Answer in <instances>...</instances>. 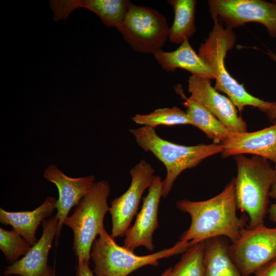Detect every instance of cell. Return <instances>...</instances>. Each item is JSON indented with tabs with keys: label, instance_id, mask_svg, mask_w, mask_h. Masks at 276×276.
<instances>
[{
	"label": "cell",
	"instance_id": "cell-1",
	"mask_svg": "<svg viewBox=\"0 0 276 276\" xmlns=\"http://www.w3.org/2000/svg\"><path fill=\"white\" fill-rule=\"evenodd\" d=\"M177 208L188 213L191 219L189 228L182 233L180 241L194 243L216 237L236 241L245 228L247 218L237 215L235 180L232 179L218 195L209 199L193 201L182 199Z\"/></svg>",
	"mask_w": 276,
	"mask_h": 276
},
{
	"label": "cell",
	"instance_id": "cell-2",
	"mask_svg": "<svg viewBox=\"0 0 276 276\" xmlns=\"http://www.w3.org/2000/svg\"><path fill=\"white\" fill-rule=\"evenodd\" d=\"M212 19V30L200 44L198 54L213 73L216 80L214 87L225 94L240 112L244 107L251 106L265 112L274 102L265 101L251 95L243 84L239 83L229 74L224 60L227 53L235 45L236 36L233 29L224 28L217 18Z\"/></svg>",
	"mask_w": 276,
	"mask_h": 276
},
{
	"label": "cell",
	"instance_id": "cell-3",
	"mask_svg": "<svg viewBox=\"0 0 276 276\" xmlns=\"http://www.w3.org/2000/svg\"><path fill=\"white\" fill-rule=\"evenodd\" d=\"M235 159L237 168L235 178L237 208L247 215L248 228L263 226L270 191L276 184V169L268 160L258 156L248 158L240 154L236 155Z\"/></svg>",
	"mask_w": 276,
	"mask_h": 276
},
{
	"label": "cell",
	"instance_id": "cell-4",
	"mask_svg": "<svg viewBox=\"0 0 276 276\" xmlns=\"http://www.w3.org/2000/svg\"><path fill=\"white\" fill-rule=\"evenodd\" d=\"M137 145L144 151L150 152L165 166L166 175L162 181V197L170 192L177 177L186 169L198 165L203 159L222 153L221 144L185 146L173 143L160 137L155 128L141 126L130 129Z\"/></svg>",
	"mask_w": 276,
	"mask_h": 276
},
{
	"label": "cell",
	"instance_id": "cell-5",
	"mask_svg": "<svg viewBox=\"0 0 276 276\" xmlns=\"http://www.w3.org/2000/svg\"><path fill=\"white\" fill-rule=\"evenodd\" d=\"M194 244L179 240L169 248L141 256L119 245L104 229L91 248L90 259L95 265L93 272L95 276H127L143 266H157L160 259L183 253Z\"/></svg>",
	"mask_w": 276,
	"mask_h": 276
},
{
	"label": "cell",
	"instance_id": "cell-6",
	"mask_svg": "<svg viewBox=\"0 0 276 276\" xmlns=\"http://www.w3.org/2000/svg\"><path fill=\"white\" fill-rule=\"evenodd\" d=\"M110 192L108 181L95 182L90 192L76 206L73 214L65 220L64 224L73 233V248L78 262L89 263L93 244L105 229L103 221L109 211L107 198Z\"/></svg>",
	"mask_w": 276,
	"mask_h": 276
},
{
	"label": "cell",
	"instance_id": "cell-7",
	"mask_svg": "<svg viewBox=\"0 0 276 276\" xmlns=\"http://www.w3.org/2000/svg\"><path fill=\"white\" fill-rule=\"evenodd\" d=\"M167 18L157 11L132 3L118 30L135 51L154 54L168 39Z\"/></svg>",
	"mask_w": 276,
	"mask_h": 276
},
{
	"label": "cell",
	"instance_id": "cell-8",
	"mask_svg": "<svg viewBox=\"0 0 276 276\" xmlns=\"http://www.w3.org/2000/svg\"><path fill=\"white\" fill-rule=\"evenodd\" d=\"M231 259L243 276L255 274L276 259V227L243 228L229 245Z\"/></svg>",
	"mask_w": 276,
	"mask_h": 276
},
{
	"label": "cell",
	"instance_id": "cell-9",
	"mask_svg": "<svg viewBox=\"0 0 276 276\" xmlns=\"http://www.w3.org/2000/svg\"><path fill=\"white\" fill-rule=\"evenodd\" d=\"M212 18H217L233 29L255 22L263 25L276 38V3L263 0H209Z\"/></svg>",
	"mask_w": 276,
	"mask_h": 276
},
{
	"label": "cell",
	"instance_id": "cell-10",
	"mask_svg": "<svg viewBox=\"0 0 276 276\" xmlns=\"http://www.w3.org/2000/svg\"><path fill=\"white\" fill-rule=\"evenodd\" d=\"M154 173L152 165L144 159L131 169L129 187L124 194L111 201L109 208L112 221L110 235L114 238L125 236L137 213L145 190L152 182Z\"/></svg>",
	"mask_w": 276,
	"mask_h": 276
},
{
	"label": "cell",
	"instance_id": "cell-11",
	"mask_svg": "<svg viewBox=\"0 0 276 276\" xmlns=\"http://www.w3.org/2000/svg\"><path fill=\"white\" fill-rule=\"evenodd\" d=\"M211 79L191 76L188 79L189 98L196 101L213 114L229 131L244 132L247 124L238 115L232 101L211 85Z\"/></svg>",
	"mask_w": 276,
	"mask_h": 276
},
{
	"label": "cell",
	"instance_id": "cell-12",
	"mask_svg": "<svg viewBox=\"0 0 276 276\" xmlns=\"http://www.w3.org/2000/svg\"><path fill=\"white\" fill-rule=\"evenodd\" d=\"M162 181L160 176H154L148 194L143 198L142 206L135 222L126 232L123 246L131 251L141 246L149 251L154 248L153 234L158 226V210L162 197Z\"/></svg>",
	"mask_w": 276,
	"mask_h": 276
},
{
	"label": "cell",
	"instance_id": "cell-13",
	"mask_svg": "<svg viewBox=\"0 0 276 276\" xmlns=\"http://www.w3.org/2000/svg\"><path fill=\"white\" fill-rule=\"evenodd\" d=\"M58 219L56 215L41 223L40 238L32 246L28 252L15 263L5 268V276H56V270L48 264V256L55 239Z\"/></svg>",
	"mask_w": 276,
	"mask_h": 276
},
{
	"label": "cell",
	"instance_id": "cell-14",
	"mask_svg": "<svg viewBox=\"0 0 276 276\" xmlns=\"http://www.w3.org/2000/svg\"><path fill=\"white\" fill-rule=\"evenodd\" d=\"M43 176L47 181L54 183L58 190L59 197L56 204V216L58 219L55 238L57 245L62 227L69 212L90 192L95 182V178L93 175L78 178L70 177L54 164L45 169Z\"/></svg>",
	"mask_w": 276,
	"mask_h": 276
},
{
	"label": "cell",
	"instance_id": "cell-15",
	"mask_svg": "<svg viewBox=\"0 0 276 276\" xmlns=\"http://www.w3.org/2000/svg\"><path fill=\"white\" fill-rule=\"evenodd\" d=\"M223 147L222 156L226 158L251 154L270 160L276 165V122L266 128L254 132L231 131Z\"/></svg>",
	"mask_w": 276,
	"mask_h": 276
},
{
	"label": "cell",
	"instance_id": "cell-16",
	"mask_svg": "<svg viewBox=\"0 0 276 276\" xmlns=\"http://www.w3.org/2000/svg\"><path fill=\"white\" fill-rule=\"evenodd\" d=\"M57 199L48 196L43 203L31 211L8 212L0 209V222L10 225L32 246L38 241L36 230L42 222L51 216L56 209Z\"/></svg>",
	"mask_w": 276,
	"mask_h": 276
},
{
	"label": "cell",
	"instance_id": "cell-17",
	"mask_svg": "<svg viewBox=\"0 0 276 276\" xmlns=\"http://www.w3.org/2000/svg\"><path fill=\"white\" fill-rule=\"evenodd\" d=\"M131 4L128 0L59 1L58 9L67 18L77 8L87 9L98 15L105 25L119 30Z\"/></svg>",
	"mask_w": 276,
	"mask_h": 276
},
{
	"label": "cell",
	"instance_id": "cell-18",
	"mask_svg": "<svg viewBox=\"0 0 276 276\" xmlns=\"http://www.w3.org/2000/svg\"><path fill=\"white\" fill-rule=\"evenodd\" d=\"M153 55L162 68L167 72H173L177 68H181L193 76L214 79L211 68L193 49L189 40H185L174 51L160 50Z\"/></svg>",
	"mask_w": 276,
	"mask_h": 276
},
{
	"label": "cell",
	"instance_id": "cell-19",
	"mask_svg": "<svg viewBox=\"0 0 276 276\" xmlns=\"http://www.w3.org/2000/svg\"><path fill=\"white\" fill-rule=\"evenodd\" d=\"M224 237L205 240L203 276H243L233 262Z\"/></svg>",
	"mask_w": 276,
	"mask_h": 276
},
{
	"label": "cell",
	"instance_id": "cell-20",
	"mask_svg": "<svg viewBox=\"0 0 276 276\" xmlns=\"http://www.w3.org/2000/svg\"><path fill=\"white\" fill-rule=\"evenodd\" d=\"M182 105L186 108V113L191 123L203 131L213 143L221 144L227 138L229 131L219 120L205 107L196 101L187 98Z\"/></svg>",
	"mask_w": 276,
	"mask_h": 276
},
{
	"label": "cell",
	"instance_id": "cell-21",
	"mask_svg": "<svg viewBox=\"0 0 276 276\" xmlns=\"http://www.w3.org/2000/svg\"><path fill=\"white\" fill-rule=\"evenodd\" d=\"M173 8L174 18L169 28L168 39L172 43L181 44L189 40L196 31L195 20V0H170L167 2Z\"/></svg>",
	"mask_w": 276,
	"mask_h": 276
},
{
	"label": "cell",
	"instance_id": "cell-22",
	"mask_svg": "<svg viewBox=\"0 0 276 276\" xmlns=\"http://www.w3.org/2000/svg\"><path fill=\"white\" fill-rule=\"evenodd\" d=\"M132 120L137 124L153 128L160 125H191L186 112L175 106L158 108L147 114H136Z\"/></svg>",
	"mask_w": 276,
	"mask_h": 276
},
{
	"label": "cell",
	"instance_id": "cell-23",
	"mask_svg": "<svg viewBox=\"0 0 276 276\" xmlns=\"http://www.w3.org/2000/svg\"><path fill=\"white\" fill-rule=\"evenodd\" d=\"M205 241L189 247L172 268L171 276H203Z\"/></svg>",
	"mask_w": 276,
	"mask_h": 276
},
{
	"label": "cell",
	"instance_id": "cell-24",
	"mask_svg": "<svg viewBox=\"0 0 276 276\" xmlns=\"http://www.w3.org/2000/svg\"><path fill=\"white\" fill-rule=\"evenodd\" d=\"M32 245L14 229L7 231L0 228V249L7 261L12 264L21 256H25Z\"/></svg>",
	"mask_w": 276,
	"mask_h": 276
},
{
	"label": "cell",
	"instance_id": "cell-25",
	"mask_svg": "<svg viewBox=\"0 0 276 276\" xmlns=\"http://www.w3.org/2000/svg\"><path fill=\"white\" fill-rule=\"evenodd\" d=\"M255 276H276V259L264 266Z\"/></svg>",
	"mask_w": 276,
	"mask_h": 276
},
{
	"label": "cell",
	"instance_id": "cell-26",
	"mask_svg": "<svg viewBox=\"0 0 276 276\" xmlns=\"http://www.w3.org/2000/svg\"><path fill=\"white\" fill-rule=\"evenodd\" d=\"M89 263L85 261L78 262L76 276H95L89 268Z\"/></svg>",
	"mask_w": 276,
	"mask_h": 276
},
{
	"label": "cell",
	"instance_id": "cell-27",
	"mask_svg": "<svg viewBox=\"0 0 276 276\" xmlns=\"http://www.w3.org/2000/svg\"><path fill=\"white\" fill-rule=\"evenodd\" d=\"M265 113L271 122L276 121V102Z\"/></svg>",
	"mask_w": 276,
	"mask_h": 276
},
{
	"label": "cell",
	"instance_id": "cell-28",
	"mask_svg": "<svg viewBox=\"0 0 276 276\" xmlns=\"http://www.w3.org/2000/svg\"><path fill=\"white\" fill-rule=\"evenodd\" d=\"M267 213L270 220L276 224V203L270 205Z\"/></svg>",
	"mask_w": 276,
	"mask_h": 276
},
{
	"label": "cell",
	"instance_id": "cell-29",
	"mask_svg": "<svg viewBox=\"0 0 276 276\" xmlns=\"http://www.w3.org/2000/svg\"><path fill=\"white\" fill-rule=\"evenodd\" d=\"M269 197L276 199V184L272 187L270 191Z\"/></svg>",
	"mask_w": 276,
	"mask_h": 276
},
{
	"label": "cell",
	"instance_id": "cell-30",
	"mask_svg": "<svg viewBox=\"0 0 276 276\" xmlns=\"http://www.w3.org/2000/svg\"><path fill=\"white\" fill-rule=\"evenodd\" d=\"M266 54L273 60L276 61V52H273L271 50H268Z\"/></svg>",
	"mask_w": 276,
	"mask_h": 276
},
{
	"label": "cell",
	"instance_id": "cell-31",
	"mask_svg": "<svg viewBox=\"0 0 276 276\" xmlns=\"http://www.w3.org/2000/svg\"><path fill=\"white\" fill-rule=\"evenodd\" d=\"M172 267L166 269L160 275V276H171Z\"/></svg>",
	"mask_w": 276,
	"mask_h": 276
},
{
	"label": "cell",
	"instance_id": "cell-32",
	"mask_svg": "<svg viewBox=\"0 0 276 276\" xmlns=\"http://www.w3.org/2000/svg\"><path fill=\"white\" fill-rule=\"evenodd\" d=\"M274 168L276 169V165L274 166Z\"/></svg>",
	"mask_w": 276,
	"mask_h": 276
},
{
	"label": "cell",
	"instance_id": "cell-33",
	"mask_svg": "<svg viewBox=\"0 0 276 276\" xmlns=\"http://www.w3.org/2000/svg\"><path fill=\"white\" fill-rule=\"evenodd\" d=\"M273 2L276 3V1H273Z\"/></svg>",
	"mask_w": 276,
	"mask_h": 276
}]
</instances>
